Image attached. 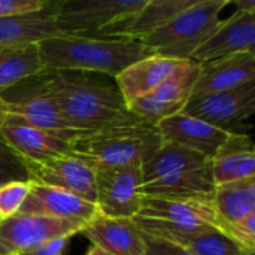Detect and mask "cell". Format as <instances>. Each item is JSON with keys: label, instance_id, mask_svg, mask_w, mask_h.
<instances>
[{"label": "cell", "instance_id": "27", "mask_svg": "<svg viewBox=\"0 0 255 255\" xmlns=\"http://www.w3.org/2000/svg\"><path fill=\"white\" fill-rule=\"evenodd\" d=\"M27 182L28 172L25 161L0 137V187L9 182Z\"/></svg>", "mask_w": 255, "mask_h": 255}, {"label": "cell", "instance_id": "2", "mask_svg": "<svg viewBox=\"0 0 255 255\" xmlns=\"http://www.w3.org/2000/svg\"><path fill=\"white\" fill-rule=\"evenodd\" d=\"M45 72L70 70L115 78L130 64L154 55L140 40L58 34L39 43Z\"/></svg>", "mask_w": 255, "mask_h": 255}, {"label": "cell", "instance_id": "10", "mask_svg": "<svg viewBox=\"0 0 255 255\" xmlns=\"http://www.w3.org/2000/svg\"><path fill=\"white\" fill-rule=\"evenodd\" d=\"M200 64L193 60L182 61L176 70L148 94L130 102L127 109L131 115L151 124L173 117L184 111L191 99L193 85L199 76Z\"/></svg>", "mask_w": 255, "mask_h": 255}, {"label": "cell", "instance_id": "15", "mask_svg": "<svg viewBox=\"0 0 255 255\" xmlns=\"http://www.w3.org/2000/svg\"><path fill=\"white\" fill-rule=\"evenodd\" d=\"M255 12L236 10L221 21L215 31L200 45L191 60L205 64L242 52H255Z\"/></svg>", "mask_w": 255, "mask_h": 255}, {"label": "cell", "instance_id": "24", "mask_svg": "<svg viewBox=\"0 0 255 255\" xmlns=\"http://www.w3.org/2000/svg\"><path fill=\"white\" fill-rule=\"evenodd\" d=\"M194 3L196 0H146L145 6L130 21L112 31L109 37H126L142 42Z\"/></svg>", "mask_w": 255, "mask_h": 255}, {"label": "cell", "instance_id": "7", "mask_svg": "<svg viewBox=\"0 0 255 255\" xmlns=\"http://www.w3.org/2000/svg\"><path fill=\"white\" fill-rule=\"evenodd\" d=\"M12 90H16L12 96L1 94L6 103L4 120L36 127L70 142L84 134L69 124L55 100L40 87L36 76L18 84Z\"/></svg>", "mask_w": 255, "mask_h": 255}, {"label": "cell", "instance_id": "33", "mask_svg": "<svg viewBox=\"0 0 255 255\" xmlns=\"http://www.w3.org/2000/svg\"><path fill=\"white\" fill-rule=\"evenodd\" d=\"M233 4L236 6V10H241V12H255L254 0H235Z\"/></svg>", "mask_w": 255, "mask_h": 255}, {"label": "cell", "instance_id": "12", "mask_svg": "<svg viewBox=\"0 0 255 255\" xmlns=\"http://www.w3.org/2000/svg\"><path fill=\"white\" fill-rule=\"evenodd\" d=\"M142 197V166L96 169V206L100 215L134 218Z\"/></svg>", "mask_w": 255, "mask_h": 255}, {"label": "cell", "instance_id": "31", "mask_svg": "<svg viewBox=\"0 0 255 255\" xmlns=\"http://www.w3.org/2000/svg\"><path fill=\"white\" fill-rule=\"evenodd\" d=\"M46 4L48 0H0V18L33 13Z\"/></svg>", "mask_w": 255, "mask_h": 255}, {"label": "cell", "instance_id": "11", "mask_svg": "<svg viewBox=\"0 0 255 255\" xmlns=\"http://www.w3.org/2000/svg\"><path fill=\"white\" fill-rule=\"evenodd\" d=\"M84 227L81 223L18 212L0 220V255H25L49 239L81 233Z\"/></svg>", "mask_w": 255, "mask_h": 255}, {"label": "cell", "instance_id": "23", "mask_svg": "<svg viewBox=\"0 0 255 255\" xmlns=\"http://www.w3.org/2000/svg\"><path fill=\"white\" fill-rule=\"evenodd\" d=\"M215 187L255 178V151L251 136L230 134L211 160Z\"/></svg>", "mask_w": 255, "mask_h": 255}, {"label": "cell", "instance_id": "4", "mask_svg": "<svg viewBox=\"0 0 255 255\" xmlns=\"http://www.w3.org/2000/svg\"><path fill=\"white\" fill-rule=\"evenodd\" d=\"M215 184L211 160L170 143L142 166L145 197H212Z\"/></svg>", "mask_w": 255, "mask_h": 255}, {"label": "cell", "instance_id": "22", "mask_svg": "<svg viewBox=\"0 0 255 255\" xmlns=\"http://www.w3.org/2000/svg\"><path fill=\"white\" fill-rule=\"evenodd\" d=\"M142 232L169 239L185 248L191 255H254L247 253L220 227H197L182 230L152 227Z\"/></svg>", "mask_w": 255, "mask_h": 255}, {"label": "cell", "instance_id": "25", "mask_svg": "<svg viewBox=\"0 0 255 255\" xmlns=\"http://www.w3.org/2000/svg\"><path fill=\"white\" fill-rule=\"evenodd\" d=\"M42 72L39 43L0 45V96Z\"/></svg>", "mask_w": 255, "mask_h": 255}, {"label": "cell", "instance_id": "30", "mask_svg": "<svg viewBox=\"0 0 255 255\" xmlns=\"http://www.w3.org/2000/svg\"><path fill=\"white\" fill-rule=\"evenodd\" d=\"M143 241H145V250L142 255H191L181 245L145 232H143Z\"/></svg>", "mask_w": 255, "mask_h": 255}, {"label": "cell", "instance_id": "29", "mask_svg": "<svg viewBox=\"0 0 255 255\" xmlns=\"http://www.w3.org/2000/svg\"><path fill=\"white\" fill-rule=\"evenodd\" d=\"M220 229L233 239L238 245H241L247 253L254 254L255 251V215H251L242 221L220 226Z\"/></svg>", "mask_w": 255, "mask_h": 255}, {"label": "cell", "instance_id": "16", "mask_svg": "<svg viewBox=\"0 0 255 255\" xmlns=\"http://www.w3.org/2000/svg\"><path fill=\"white\" fill-rule=\"evenodd\" d=\"M30 191L21 208V214L43 215L87 226L99 215L97 206L66 190L28 181Z\"/></svg>", "mask_w": 255, "mask_h": 255}, {"label": "cell", "instance_id": "20", "mask_svg": "<svg viewBox=\"0 0 255 255\" xmlns=\"http://www.w3.org/2000/svg\"><path fill=\"white\" fill-rule=\"evenodd\" d=\"M181 63L182 60L149 55L120 72L114 79L126 105L157 88L176 70Z\"/></svg>", "mask_w": 255, "mask_h": 255}, {"label": "cell", "instance_id": "13", "mask_svg": "<svg viewBox=\"0 0 255 255\" xmlns=\"http://www.w3.org/2000/svg\"><path fill=\"white\" fill-rule=\"evenodd\" d=\"M28 181L66 190L96 205V169L73 154L25 161Z\"/></svg>", "mask_w": 255, "mask_h": 255}, {"label": "cell", "instance_id": "28", "mask_svg": "<svg viewBox=\"0 0 255 255\" xmlns=\"http://www.w3.org/2000/svg\"><path fill=\"white\" fill-rule=\"evenodd\" d=\"M30 191V184L27 182H9L0 187V220L16 215Z\"/></svg>", "mask_w": 255, "mask_h": 255}, {"label": "cell", "instance_id": "26", "mask_svg": "<svg viewBox=\"0 0 255 255\" xmlns=\"http://www.w3.org/2000/svg\"><path fill=\"white\" fill-rule=\"evenodd\" d=\"M212 203L218 227L255 215V178L215 187Z\"/></svg>", "mask_w": 255, "mask_h": 255}, {"label": "cell", "instance_id": "5", "mask_svg": "<svg viewBox=\"0 0 255 255\" xmlns=\"http://www.w3.org/2000/svg\"><path fill=\"white\" fill-rule=\"evenodd\" d=\"M229 3V0H196L193 6L142 42L154 55L191 60L193 54L220 25V13Z\"/></svg>", "mask_w": 255, "mask_h": 255}, {"label": "cell", "instance_id": "6", "mask_svg": "<svg viewBox=\"0 0 255 255\" xmlns=\"http://www.w3.org/2000/svg\"><path fill=\"white\" fill-rule=\"evenodd\" d=\"M145 3L146 0H60L57 28L66 36L109 37Z\"/></svg>", "mask_w": 255, "mask_h": 255}, {"label": "cell", "instance_id": "19", "mask_svg": "<svg viewBox=\"0 0 255 255\" xmlns=\"http://www.w3.org/2000/svg\"><path fill=\"white\" fill-rule=\"evenodd\" d=\"M0 137L24 161H43L72 154L70 140L13 120L0 123Z\"/></svg>", "mask_w": 255, "mask_h": 255}, {"label": "cell", "instance_id": "3", "mask_svg": "<svg viewBox=\"0 0 255 255\" xmlns=\"http://www.w3.org/2000/svg\"><path fill=\"white\" fill-rule=\"evenodd\" d=\"M163 143L155 124L131 117L75 137L70 152L94 169L143 166Z\"/></svg>", "mask_w": 255, "mask_h": 255}, {"label": "cell", "instance_id": "34", "mask_svg": "<svg viewBox=\"0 0 255 255\" xmlns=\"http://www.w3.org/2000/svg\"><path fill=\"white\" fill-rule=\"evenodd\" d=\"M87 255H109L108 253H105L103 250H100L99 247L96 245H90L88 250H87Z\"/></svg>", "mask_w": 255, "mask_h": 255}, {"label": "cell", "instance_id": "17", "mask_svg": "<svg viewBox=\"0 0 255 255\" xmlns=\"http://www.w3.org/2000/svg\"><path fill=\"white\" fill-rule=\"evenodd\" d=\"M255 81V52H242L200 64L191 99L235 90Z\"/></svg>", "mask_w": 255, "mask_h": 255}, {"label": "cell", "instance_id": "14", "mask_svg": "<svg viewBox=\"0 0 255 255\" xmlns=\"http://www.w3.org/2000/svg\"><path fill=\"white\" fill-rule=\"evenodd\" d=\"M164 143L194 151L212 160L229 139V133L209 123L179 112L155 124Z\"/></svg>", "mask_w": 255, "mask_h": 255}, {"label": "cell", "instance_id": "21", "mask_svg": "<svg viewBox=\"0 0 255 255\" xmlns=\"http://www.w3.org/2000/svg\"><path fill=\"white\" fill-rule=\"evenodd\" d=\"M60 0H48V4L33 13L0 18V45L40 43L58 36L57 9Z\"/></svg>", "mask_w": 255, "mask_h": 255}, {"label": "cell", "instance_id": "35", "mask_svg": "<svg viewBox=\"0 0 255 255\" xmlns=\"http://www.w3.org/2000/svg\"><path fill=\"white\" fill-rule=\"evenodd\" d=\"M4 109H6V103H4L3 97L0 96V123L4 120Z\"/></svg>", "mask_w": 255, "mask_h": 255}, {"label": "cell", "instance_id": "9", "mask_svg": "<svg viewBox=\"0 0 255 255\" xmlns=\"http://www.w3.org/2000/svg\"><path fill=\"white\" fill-rule=\"evenodd\" d=\"M140 230L152 227L197 229L218 227L212 197H142L133 218Z\"/></svg>", "mask_w": 255, "mask_h": 255}, {"label": "cell", "instance_id": "18", "mask_svg": "<svg viewBox=\"0 0 255 255\" xmlns=\"http://www.w3.org/2000/svg\"><path fill=\"white\" fill-rule=\"evenodd\" d=\"M81 233L91 245L109 255H142L145 250L143 232L133 218H112L99 214Z\"/></svg>", "mask_w": 255, "mask_h": 255}, {"label": "cell", "instance_id": "32", "mask_svg": "<svg viewBox=\"0 0 255 255\" xmlns=\"http://www.w3.org/2000/svg\"><path fill=\"white\" fill-rule=\"evenodd\" d=\"M72 236H58L40 244L37 248L25 255H63L66 253Z\"/></svg>", "mask_w": 255, "mask_h": 255}, {"label": "cell", "instance_id": "1", "mask_svg": "<svg viewBox=\"0 0 255 255\" xmlns=\"http://www.w3.org/2000/svg\"><path fill=\"white\" fill-rule=\"evenodd\" d=\"M36 79L55 100L69 124L84 134L134 117L128 112L112 76L88 72L43 70Z\"/></svg>", "mask_w": 255, "mask_h": 255}, {"label": "cell", "instance_id": "8", "mask_svg": "<svg viewBox=\"0 0 255 255\" xmlns=\"http://www.w3.org/2000/svg\"><path fill=\"white\" fill-rule=\"evenodd\" d=\"M182 112L229 134L250 136L255 114V81L235 90L190 99Z\"/></svg>", "mask_w": 255, "mask_h": 255}]
</instances>
